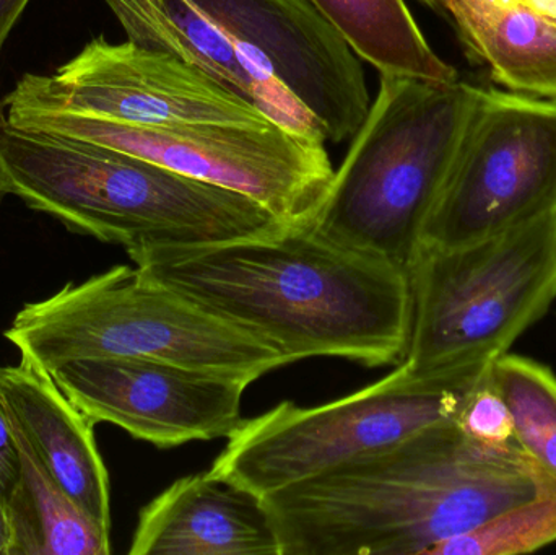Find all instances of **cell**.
<instances>
[{
	"mask_svg": "<svg viewBox=\"0 0 556 555\" xmlns=\"http://www.w3.org/2000/svg\"><path fill=\"white\" fill-rule=\"evenodd\" d=\"M127 254L143 276L274 345L290 364L342 357L386 367L407 355V270L339 243L313 224Z\"/></svg>",
	"mask_w": 556,
	"mask_h": 555,
	"instance_id": "cell-1",
	"label": "cell"
},
{
	"mask_svg": "<svg viewBox=\"0 0 556 555\" xmlns=\"http://www.w3.org/2000/svg\"><path fill=\"white\" fill-rule=\"evenodd\" d=\"M547 481L519 446L485 449L450 422L263 502L280 555H428Z\"/></svg>",
	"mask_w": 556,
	"mask_h": 555,
	"instance_id": "cell-2",
	"label": "cell"
},
{
	"mask_svg": "<svg viewBox=\"0 0 556 555\" xmlns=\"http://www.w3.org/2000/svg\"><path fill=\"white\" fill-rule=\"evenodd\" d=\"M0 182L68 230L126 251L204 247L288 227L241 192L9 121L0 129Z\"/></svg>",
	"mask_w": 556,
	"mask_h": 555,
	"instance_id": "cell-3",
	"label": "cell"
},
{
	"mask_svg": "<svg viewBox=\"0 0 556 555\" xmlns=\"http://www.w3.org/2000/svg\"><path fill=\"white\" fill-rule=\"evenodd\" d=\"M482 88L381 74L313 225L407 270Z\"/></svg>",
	"mask_w": 556,
	"mask_h": 555,
	"instance_id": "cell-4",
	"label": "cell"
},
{
	"mask_svg": "<svg viewBox=\"0 0 556 555\" xmlns=\"http://www.w3.org/2000/svg\"><path fill=\"white\" fill-rule=\"evenodd\" d=\"M3 336L48 374L80 358L130 357L251 384L290 364L274 345L129 266L26 303Z\"/></svg>",
	"mask_w": 556,
	"mask_h": 555,
	"instance_id": "cell-5",
	"label": "cell"
},
{
	"mask_svg": "<svg viewBox=\"0 0 556 555\" xmlns=\"http://www.w3.org/2000/svg\"><path fill=\"white\" fill-rule=\"evenodd\" d=\"M490 365L430 370L401 362L388 377L340 400L314 407L285 401L244 419L208 471L266 497L456 422Z\"/></svg>",
	"mask_w": 556,
	"mask_h": 555,
	"instance_id": "cell-6",
	"label": "cell"
},
{
	"mask_svg": "<svg viewBox=\"0 0 556 555\" xmlns=\"http://www.w3.org/2000/svg\"><path fill=\"white\" fill-rule=\"evenodd\" d=\"M417 368L493 364L556 300V211L463 247H420L407 267Z\"/></svg>",
	"mask_w": 556,
	"mask_h": 555,
	"instance_id": "cell-7",
	"label": "cell"
},
{
	"mask_svg": "<svg viewBox=\"0 0 556 555\" xmlns=\"http://www.w3.org/2000/svg\"><path fill=\"white\" fill-rule=\"evenodd\" d=\"M7 121L110 147L241 192L288 227L313 224L336 173L320 134L278 123L267 127L139 126L68 113H9Z\"/></svg>",
	"mask_w": 556,
	"mask_h": 555,
	"instance_id": "cell-8",
	"label": "cell"
},
{
	"mask_svg": "<svg viewBox=\"0 0 556 555\" xmlns=\"http://www.w3.org/2000/svg\"><path fill=\"white\" fill-rule=\"evenodd\" d=\"M552 211L556 101L482 88L420 247H463Z\"/></svg>",
	"mask_w": 556,
	"mask_h": 555,
	"instance_id": "cell-9",
	"label": "cell"
},
{
	"mask_svg": "<svg viewBox=\"0 0 556 555\" xmlns=\"http://www.w3.org/2000/svg\"><path fill=\"white\" fill-rule=\"evenodd\" d=\"M9 113H68L139 126L267 127L263 110L168 54L98 36L54 75L26 74L7 94Z\"/></svg>",
	"mask_w": 556,
	"mask_h": 555,
	"instance_id": "cell-10",
	"label": "cell"
},
{
	"mask_svg": "<svg viewBox=\"0 0 556 555\" xmlns=\"http://www.w3.org/2000/svg\"><path fill=\"white\" fill-rule=\"evenodd\" d=\"M316 123L352 139L371 100L358 55L309 0H189Z\"/></svg>",
	"mask_w": 556,
	"mask_h": 555,
	"instance_id": "cell-11",
	"label": "cell"
},
{
	"mask_svg": "<svg viewBox=\"0 0 556 555\" xmlns=\"http://www.w3.org/2000/svg\"><path fill=\"white\" fill-rule=\"evenodd\" d=\"M49 375L91 422L113 424L159 449L233 436L250 387L149 358H80Z\"/></svg>",
	"mask_w": 556,
	"mask_h": 555,
	"instance_id": "cell-12",
	"label": "cell"
},
{
	"mask_svg": "<svg viewBox=\"0 0 556 555\" xmlns=\"http://www.w3.org/2000/svg\"><path fill=\"white\" fill-rule=\"evenodd\" d=\"M0 391L20 446L81 510L111 531L110 476L94 442V424L48 371L25 358L0 368Z\"/></svg>",
	"mask_w": 556,
	"mask_h": 555,
	"instance_id": "cell-13",
	"label": "cell"
},
{
	"mask_svg": "<svg viewBox=\"0 0 556 555\" xmlns=\"http://www.w3.org/2000/svg\"><path fill=\"white\" fill-rule=\"evenodd\" d=\"M129 554L280 555V544L263 497L205 471L142 508Z\"/></svg>",
	"mask_w": 556,
	"mask_h": 555,
	"instance_id": "cell-14",
	"label": "cell"
},
{
	"mask_svg": "<svg viewBox=\"0 0 556 555\" xmlns=\"http://www.w3.org/2000/svg\"><path fill=\"white\" fill-rule=\"evenodd\" d=\"M104 2L134 45L204 72L281 126L319 134L313 117L189 0Z\"/></svg>",
	"mask_w": 556,
	"mask_h": 555,
	"instance_id": "cell-15",
	"label": "cell"
},
{
	"mask_svg": "<svg viewBox=\"0 0 556 555\" xmlns=\"http://www.w3.org/2000/svg\"><path fill=\"white\" fill-rule=\"evenodd\" d=\"M446 20L498 84L556 101V16L526 2L447 0Z\"/></svg>",
	"mask_w": 556,
	"mask_h": 555,
	"instance_id": "cell-16",
	"label": "cell"
},
{
	"mask_svg": "<svg viewBox=\"0 0 556 555\" xmlns=\"http://www.w3.org/2000/svg\"><path fill=\"white\" fill-rule=\"evenodd\" d=\"M358 58L381 74L420 80H459L438 58L404 0H309Z\"/></svg>",
	"mask_w": 556,
	"mask_h": 555,
	"instance_id": "cell-17",
	"label": "cell"
},
{
	"mask_svg": "<svg viewBox=\"0 0 556 555\" xmlns=\"http://www.w3.org/2000/svg\"><path fill=\"white\" fill-rule=\"evenodd\" d=\"M20 458V478L5 502L7 555L111 554V531L65 495L22 446Z\"/></svg>",
	"mask_w": 556,
	"mask_h": 555,
	"instance_id": "cell-18",
	"label": "cell"
},
{
	"mask_svg": "<svg viewBox=\"0 0 556 555\" xmlns=\"http://www.w3.org/2000/svg\"><path fill=\"white\" fill-rule=\"evenodd\" d=\"M515 426L516 445L556 482V375L548 365L506 352L492 365Z\"/></svg>",
	"mask_w": 556,
	"mask_h": 555,
	"instance_id": "cell-19",
	"label": "cell"
},
{
	"mask_svg": "<svg viewBox=\"0 0 556 555\" xmlns=\"http://www.w3.org/2000/svg\"><path fill=\"white\" fill-rule=\"evenodd\" d=\"M556 543V482L548 478L542 491L513 505L469 533L444 541L428 555L531 554Z\"/></svg>",
	"mask_w": 556,
	"mask_h": 555,
	"instance_id": "cell-20",
	"label": "cell"
},
{
	"mask_svg": "<svg viewBox=\"0 0 556 555\" xmlns=\"http://www.w3.org/2000/svg\"><path fill=\"white\" fill-rule=\"evenodd\" d=\"M493 365V364H492ZM492 365L477 381L456 419V426L477 445L492 450L515 449L511 411L493 380Z\"/></svg>",
	"mask_w": 556,
	"mask_h": 555,
	"instance_id": "cell-21",
	"label": "cell"
},
{
	"mask_svg": "<svg viewBox=\"0 0 556 555\" xmlns=\"http://www.w3.org/2000/svg\"><path fill=\"white\" fill-rule=\"evenodd\" d=\"M20 468H22V458H20L18 440L0 391V504L3 507L18 481Z\"/></svg>",
	"mask_w": 556,
	"mask_h": 555,
	"instance_id": "cell-22",
	"label": "cell"
},
{
	"mask_svg": "<svg viewBox=\"0 0 556 555\" xmlns=\"http://www.w3.org/2000/svg\"><path fill=\"white\" fill-rule=\"evenodd\" d=\"M29 0H0V49Z\"/></svg>",
	"mask_w": 556,
	"mask_h": 555,
	"instance_id": "cell-23",
	"label": "cell"
},
{
	"mask_svg": "<svg viewBox=\"0 0 556 555\" xmlns=\"http://www.w3.org/2000/svg\"><path fill=\"white\" fill-rule=\"evenodd\" d=\"M418 2L425 3V5L430 7L431 10H434L438 15L444 16V18H446L447 0H418Z\"/></svg>",
	"mask_w": 556,
	"mask_h": 555,
	"instance_id": "cell-24",
	"label": "cell"
},
{
	"mask_svg": "<svg viewBox=\"0 0 556 555\" xmlns=\"http://www.w3.org/2000/svg\"><path fill=\"white\" fill-rule=\"evenodd\" d=\"M7 124V116L5 111H3V104L0 103V129H2L3 126ZM2 195H5V191H3L2 182H0V199H2Z\"/></svg>",
	"mask_w": 556,
	"mask_h": 555,
	"instance_id": "cell-25",
	"label": "cell"
},
{
	"mask_svg": "<svg viewBox=\"0 0 556 555\" xmlns=\"http://www.w3.org/2000/svg\"><path fill=\"white\" fill-rule=\"evenodd\" d=\"M502 2H506V3H509V2H525V0H502Z\"/></svg>",
	"mask_w": 556,
	"mask_h": 555,
	"instance_id": "cell-26",
	"label": "cell"
}]
</instances>
